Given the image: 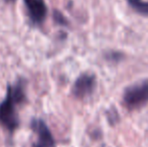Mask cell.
<instances>
[{
	"mask_svg": "<svg viewBox=\"0 0 148 147\" xmlns=\"http://www.w3.org/2000/svg\"><path fill=\"white\" fill-rule=\"evenodd\" d=\"M123 102L129 110H136L148 103V79L132 84L125 89Z\"/></svg>",
	"mask_w": 148,
	"mask_h": 147,
	"instance_id": "cell-1",
	"label": "cell"
},
{
	"mask_svg": "<svg viewBox=\"0 0 148 147\" xmlns=\"http://www.w3.org/2000/svg\"><path fill=\"white\" fill-rule=\"evenodd\" d=\"M129 5L138 13L142 15H148V1L143 0H126Z\"/></svg>",
	"mask_w": 148,
	"mask_h": 147,
	"instance_id": "cell-6",
	"label": "cell"
},
{
	"mask_svg": "<svg viewBox=\"0 0 148 147\" xmlns=\"http://www.w3.org/2000/svg\"><path fill=\"white\" fill-rule=\"evenodd\" d=\"M30 127L36 135V141L33 142V147H56L55 138L45 122L41 119H34L31 121Z\"/></svg>",
	"mask_w": 148,
	"mask_h": 147,
	"instance_id": "cell-3",
	"label": "cell"
},
{
	"mask_svg": "<svg viewBox=\"0 0 148 147\" xmlns=\"http://www.w3.org/2000/svg\"><path fill=\"white\" fill-rule=\"evenodd\" d=\"M97 82L96 77L92 74H83L76 80L73 87V94L79 99L91 96L95 91Z\"/></svg>",
	"mask_w": 148,
	"mask_h": 147,
	"instance_id": "cell-4",
	"label": "cell"
},
{
	"mask_svg": "<svg viewBox=\"0 0 148 147\" xmlns=\"http://www.w3.org/2000/svg\"><path fill=\"white\" fill-rule=\"evenodd\" d=\"M19 104L10 92H6V97L0 103V124L10 133H13L19 126V118L16 106Z\"/></svg>",
	"mask_w": 148,
	"mask_h": 147,
	"instance_id": "cell-2",
	"label": "cell"
},
{
	"mask_svg": "<svg viewBox=\"0 0 148 147\" xmlns=\"http://www.w3.org/2000/svg\"><path fill=\"white\" fill-rule=\"evenodd\" d=\"M6 2H14L15 0H5Z\"/></svg>",
	"mask_w": 148,
	"mask_h": 147,
	"instance_id": "cell-8",
	"label": "cell"
},
{
	"mask_svg": "<svg viewBox=\"0 0 148 147\" xmlns=\"http://www.w3.org/2000/svg\"><path fill=\"white\" fill-rule=\"evenodd\" d=\"M53 19H55V21L57 22L58 24H60V25H68V20H66V18L64 17L60 11H58V10L53 11Z\"/></svg>",
	"mask_w": 148,
	"mask_h": 147,
	"instance_id": "cell-7",
	"label": "cell"
},
{
	"mask_svg": "<svg viewBox=\"0 0 148 147\" xmlns=\"http://www.w3.org/2000/svg\"><path fill=\"white\" fill-rule=\"evenodd\" d=\"M23 2L31 22L34 24L42 23L47 13L45 0H23Z\"/></svg>",
	"mask_w": 148,
	"mask_h": 147,
	"instance_id": "cell-5",
	"label": "cell"
}]
</instances>
